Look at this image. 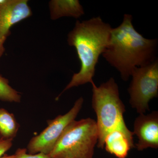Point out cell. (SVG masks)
<instances>
[{
	"instance_id": "cell-14",
	"label": "cell",
	"mask_w": 158,
	"mask_h": 158,
	"mask_svg": "<svg viewBox=\"0 0 158 158\" xmlns=\"http://www.w3.org/2000/svg\"><path fill=\"white\" fill-rule=\"evenodd\" d=\"M12 139L4 140L0 139V158L12 147Z\"/></svg>"
},
{
	"instance_id": "cell-12",
	"label": "cell",
	"mask_w": 158,
	"mask_h": 158,
	"mask_svg": "<svg viewBox=\"0 0 158 158\" xmlns=\"http://www.w3.org/2000/svg\"><path fill=\"white\" fill-rule=\"evenodd\" d=\"M21 99L20 94L9 85V80L0 74V100L19 103Z\"/></svg>"
},
{
	"instance_id": "cell-4",
	"label": "cell",
	"mask_w": 158,
	"mask_h": 158,
	"mask_svg": "<svg viewBox=\"0 0 158 158\" xmlns=\"http://www.w3.org/2000/svg\"><path fill=\"white\" fill-rule=\"evenodd\" d=\"M98 140L94 119L75 120L64 130L49 155L51 158H93Z\"/></svg>"
},
{
	"instance_id": "cell-10",
	"label": "cell",
	"mask_w": 158,
	"mask_h": 158,
	"mask_svg": "<svg viewBox=\"0 0 158 158\" xmlns=\"http://www.w3.org/2000/svg\"><path fill=\"white\" fill-rule=\"evenodd\" d=\"M106 151L118 158H126L130 150L135 147L123 133L118 131L111 132L104 142Z\"/></svg>"
},
{
	"instance_id": "cell-9",
	"label": "cell",
	"mask_w": 158,
	"mask_h": 158,
	"mask_svg": "<svg viewBox=\"0 0 158 158\" xmlns=\"http://www.w3.org/2000/svg\"><path fill=\"white\" fill-rule=\"evenodd\" d=\"M49 9L52 20L62 17L78 19L85 14L83 7L78 0H52L49 2Z\"/></svg>"
},
{
	"instance_id": "cell-6",
	"label": "cell",
	"mask_w": 158,
	"mask_h": 158,
	"mask_svg": "<svg viewBox=\"0 0 158 158\" xmlns=\"http://www.w3.org/2000/svg\"><path fill=\"white\" fill-rule=\"evenodd\" d=\"M83 102L84 99L80 98L67 113L48 121L47 127L29 141L27 149L28 153L36 154L41 153L49 154L66 127L75 120L81 109Z\"/></svg>"
},
{
	"instance_id": "cell-13",
	"label": "cell",
	"mask_w": 158,
	"mask_h": 158,
	"mask_svg": "<svg viewBox=\"0 0 158 158\" xmlns=\"http://www.w3.org/2000/svg\"><path fill=\"white\" fill-rule=\"evenodd\" d=\"M27 149L19 148L15 152L14 158H51L49 155L39 153L36 154H30L27 153Z\"/></svg>"
},
{
	"instance_id": "cell-1",
	"label": "cell",
	"mask_w": 158,
	"mask_h": 158,
	"mask_svg": "<svg viewBox=\"0 0 158 158\" xmlns=\"http://www.w3.org/2000/svg\"><path fill=\"white\" fill-rule=\"evenodd\" d=\"M132 16L125 14L121 24L112 28L110 41L102 56L127 81L136 67L157 59V39H147L134 28Z\"/></svg>"
},
{
	"instance_id": "cell-11",
	"label": "cell",
	"mask_w": 158,
	"mask_h": 158,
	"mask_svg": "<svg viewBox=\"0 0 158 158\" xmlns=\"http://www.w3.org/2000/svg\"><path fill=\"white\" fill-rule=\"evenodd\" d=\"M19 128V124L14 114L6 109L0 108V139L13 140Z\"/></svg>"
},
{
	"instance_id": "cell-16",
	"label": "cell",
	"mask_w": 158,
	"mask_h": 158,
	"mask_svg": "<svg viewBox=\"0 0 158 158\" xmlns=\"http://www.w3.org/2000/svg\"><path fill=\"white\" fill-rule=\"evenodd\" d=\"M15 155H4L2 156L0 158H14Z\"/></svg>"
},
{
	"instance_id": "cell-5",
	"label": "cell",
	"mask_w": 158,
	"mask_h": 158,
	"mask_svg": "<svg viewBox=\"0 0 158 158\" xmlns=\"http://www.w3.org/2000/svg\"><path fill=\"white\" fill-rule=\"evenodd\" d=\"M131 76L128 91L130 103L137 113L144 114L149 110V102L158 96V59L148 65L136 67Z\"/></svg>"
},
{
	"instance_id": "cell-7",
	"label": "cell",
	"mask_w": 158,
	"mask_h": 158,
	"mask_svg": "<svg viewBox=\"0 0 158 158\" xmlns=\"http://www.w3.org/2000/svg\"><path fill=\"white\" fill-rule=\"evenodd\" d=\"M32 15L27 0H0V38H7L12 26Z\"/></svg>"
},
{
	"instance_id": "cell-3",
	"label": "cell",
	"mask_w": 158,
	"mask_h": 158,
	"mask_svg": "<svg viewBox=\"0 0 158 158\" xmlns=\"http://www.w3.org/2000/svg\"><path fill=\"white\" fill-rule=\"evenodd\" d=\"M92 86V106L96 114L98 131L97 147L103 148L106 136L114 131L123 133L134 144V133L127 127L123 118L125 106L119 97L118 85L111 78L98 87Z\"/></svg>"
},
{
	"instance_id": "cell-8",
	"label": "cell",
	"mask_w": 158,
	"mask_h": 158,
	"mask_svg": "<svg viewBox=\"0 0 158 158\" xmlns=\"http://www.w3.org/2000/svg\"><path fill=\"white\" fill-rule=\"evenodd\" d=\"M134 134L138 138L136 144L138 151L148 148H158V112L153 111L150 114H140L134 123Z\"/></svg>"
},
{
	"instance_id": "cell-15",
	"label": "cell",
	"mask_w": 158,
	"mask_h": 158,
	"mask_svg": "<svg viewBox=\"0 0 158 158\" xmlns=\"http://www.w3.org/2000/svg\"><path fill=\"white\" fill-rule=\"evenodd\" d=\"M6 39L7 38L6 37L0 38V58L2 56L4 52H5V49L4 48V44Z\"/></svg>"
},
{
	"instance_id": "cell-2",
	"label": "cell",
	"mask_w": 158,
	"mask_h": 158,
	"mask_svg": "<svg viewBox=\"0 0 158 158\" xmlns=\"http://www.w3.org/2000/svg\"><path fill=\"white\" fill-rule=\"evenodd\" d=\"M112 28L100 16L81 22L77 20L69 33L68 44L74 47L81 63V68L60 94L73 87L94 83L93 78L99 58L103 53L109 41Z\"/></svg>"
}]
</instances>
